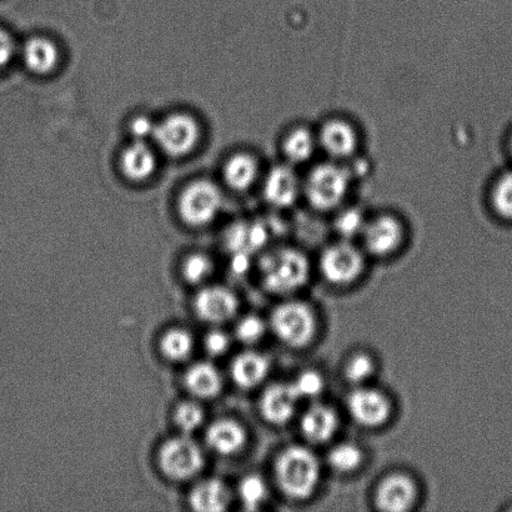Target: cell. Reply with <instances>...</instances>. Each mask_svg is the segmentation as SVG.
<instances>
[{
	"label": "cell",
	"instance_id": "1",
	"mask_svg": "<svg viewBox=\"0 0 512 512\" xmlns=\"http://www.w3.org/2000/svg\"><path fill=\"white\" fill-rule=\"evenodd\" d=\"M280 489L291 499L303 500L314 494L320 480V463L313 451L290 446L280 454L275 465Z\"/></svg>",
	"mask_w": 512,
	"mask_h": 512
},
{
	"label": "cell",
	"instance_id": "2",
	"mask_svg": "<svg viewBox=\"0 0 512 512\" xmlns=\"http://www.w3.org/2000/svg\"><path fill=\"white\" fill-rule=\"evenodd\" d=\"M261 275L271 293L289 294L303 288L310 275L309 260L295 249H280L261 263Z\"/></svg>",
	"mask_w": 512,
	"mask_h": 512
},
{
	"label": "cell",
	"instance_id": "3",
	"mask_svg": "<svg viewBox=\"0 0 512 512\" xmlns=\"http://www.w3.org/2000/svg\"><path fill=\"white\" fill-rule=\"evenodd\" d=\"M350 174L338 164L318 165L306 178L304 193L311 207L328 212L339 207L348 194Z\"/></svg>",
	"mask_w": 512,
	"mask_h": 512
},
{
	"label": "cell",
	"instance_id": "4",
	"mask_svg": "<svg viewBox=\"0 0 512 512\" xmlns=\"http://www.w3.org/2000/svg\"><path fill=\"white\" fill-rule=\"evenodd\" d=\"M315 318L308 305L288 301L278 306L271 315V328L286 345L300 348L313 339Z\"/></svg>",
	"mask_w": 512,
	"mask_h": 512
},
{
	"label": "cell",
	"instance_id": "5",
	"mask_svg": "<svg viewBox=\"0 0 512 512\" xmlns=\"http://www.w3.org/2000/svg\"><path fill=\"white\" fill-rule=\"evenodd\" d=\"M222 207V193L208 180H198L188 185L179 199V214L192 227L212 222Z\"/></svg>",
	"mask_w": 512,
	"mask_h": 512
},
{
	"label": "cell",
	"instance_id": "6",
	"mask_svg": "<svg viewBox=\"0 0 512 512\" xmlns=\"http://www.w3.org/2000/svg\"><path fill=\"white\" fill-rule=\"evenodd\" d=\"M155 142L170 157H183L198 144L200 129L197 120L188 114H173L155 125Z\"/></svg>",
	"mask_w": 512,
	"mask_h": 512
},
{
	"label": "cell",
	"instance_id": "7",
	"mask_svg": "<svg viewBox=\"0 0 512 512\" xmlns=\"http://www.w3.org/2000/svg\"><path fill=\"white\" fill-rule=\"evenodd\" d=\"M159 464L163 473L173 480H188L204 466L202 449L188 438H174L160 449Z\"/></svg>",
	"mask_w": 512,
	"mask_h": 512
},
{
	"label": "cell",
	"instance_id": "8",
	"mask_svg": "<svg viewBox=\"0 0 512 512\" xmlns=\"http://www.w3.org/2000/svg\"><path fill=\"white\" fill-rule=\"evenodd\" d=\"M363 268V254L349 242L331 245L321 255V273L333 284L351 283L358 278Z\"/></svg>",
	"mask_w": 512,
	"mask_h": 512
},
{
	"label": "cell",
	"instance_id": "9",
	"mask_svg": "<svg viewBox=\"0 0 512 512\" xmlns=\"http://www.w3.org/2000/svg\"><path fill=\"white\" fill-rule=\"evenodd\" d=\"M348 409L360 425L379 426L390 416V404L386 396L371 388H358L349 395Z\"/></svg>",
	"mask_w": 512,
	"mask_h": 512
},
{
	"label": "cell",
	"instance_id": "10",
	"mask_svg": "<svg viewBox=\"0 0 512 512\" xmlns=\"http://www.w3.org/2000/svg\"><path fill=\"white\" fill-rule=\"evenodd\" d=\"M364 245L370 254L385 256L399 248L403 240V227L398 219L383 215L366 223L363 230Z\"/></svg>",
	"mask_w": 512,
	"mask_h": 512
},
{
	"label": "cell",
	"instance_id": "11",
	"mask_svg": "<svg viewBox=\"0 0 512 512\" xmlns=\"http://www.w3.org/2000/svg\"><path fill=\"white\" fill-rule=\"evenodd\" d=\"M239 300L229 289L222 286H213L202 291L195 299V309L205 321L209 323H224L237 314Z\"/></svg>",
	"mask_w": 512,
	"mask_h": 512
},
{
	"label": "cell",
	"instance_id": "12",
	"mask_svg": "<svg viewBox=\"0 0 512 512\" xmlns=\"http://www.w3.org/2000/svg\"><path fill=\"white\" fill-rule=\"evenodd\" d=\"M300 399L293 384L279 383L269 386L260 400V410L271 424L281 425L293 418Z\"/></svg>",
	"mask_w": 512,
	"mask_h": 512
},
{
	"label": "cell",
	"instance_id": "13",
	"mask_svg": "<svg viewBox=\"0 0 512 512\" xmlns=\"http://www.w3.org/2000/svg\"><path fill=\"white\" fill-rule=\"evenodd\" d=\"M416 499V486L409 476L394 474L381 481L376 490L378 508L388 512H401L411 508Z\"/></svg>",
	"mask_w": 512,
	"mask_h": 512
},
{
	"label": "cell",
	"instance_id": "14",
	"mask_svg": "<svg viewBox=\"0 0 512 512\" xmlns=\"http://www.w3.org/2000/svg\"><path fill=\"white\" fill-rule=\"evenodd\" d=\"M301 192V183L293 168L279 165L270 170L265 179L264 195L270 204L278 208L290 207Z\"/></svg>",
	"mask_w": 512,
	"mask_h": 512
},
{
	"label": "cell",
	"instance_id": "15",
	"mask_svg": "<svg viewBox=\"0 0 512 512\" xmlns=\"http://www.w3.org/2000/svg\"><path fill=\"white\" fill-rule=\"evenodd\" d=\"M319 143L335 159L350 157L358 147V135L345 120L334 119L320 130Z\"/></svg>",
	"mask_w": 512,
	"mask_h": 512
},
{
	"label": "cell",
	"instance_id": "16",
	"mask_svg": "<svg viewBox=\"0 0 512 512\" xmlns=\"http://www.w3.org/2000/svg\"><path fill=\"white\" fill-rule=\"evenodd\" d=\"M338 426V416L333 409L323 404H315L305 411L300 429L310 443L323 444L333 438Z\"/></svg>",
	"mask_w": 512,
	"mask_h": 512
},
{
	"label": "cell",
	"instance_id": "17",
	"mask_svg": "<svg viewBox=\"0 0 512 512\" xmlns=\"http://www.w3.org/2000/svg\"><path fill=\"white\" fill-rule=\"evenodd\" d=\"M210 448L222 455H233L243 449L247 434L237 421L224 419L215 421L207 433Z\"/></svg>",
	"mask_w": 512,
	"mask_h": 512
},
{
	"label": "cell",
	"instance_id": "18",
	"mask_svg": "<svg viewBox=\"0 0 512 512\" xmlns=\"http://www.w3.org/2000/svg\"><path fill=\"white\" fill-rule=\"evenodd\" d=\"M155 167H157L155 155L142 140H137L125 149L120 159L123 174L134 182L148 179L154 173Z\"/></svg>",
	"mask_w": 512,
	"mask_h": 512
},
{
	"label": "cell",
	"instance_id": "19",
	"mask_svg": "<svg viewBox=\"0 0 512 512\" xmlns=\"http://www.w3.org/2000/svg\"><path fill=\"white\" fill-rule=\"evenodd\" d=\"M25 67L35 74H48L59 63V50L52 40L32 38L23 48Z\"/></svg>",
	"mask_w": 512,
	"mask_h": 512
},
{
	"label": "cell",
	"instance_id": "20",
	"mask_svg": "<svg viewBox=\"0 0 512 512\" xmlns=\"http://www.w3.org/2000/svg\"><path fill=\"white\" fill-rule=\"evenodd\" d=\"M190 505L199 512H220L227 510L230 494L223 481L205 480L195 486L190 494Z\"/></svg>",
	"mask_w": 512,
	"mask_h": 512
},
{
	"label": "cell",
	"instance_id": "21",
	"mask_svg": "<svg viewBox=\"0 0 512 512\" xmlns=\"http://www.w3.org/2000/svg\"><path fill=\"white\" fill-rule=\"evenodd\" d=\"M269 360L263 354L248 351L234 360L232 375L235 383L250 389L261 383L269 373Z\"/></svg>",
	"mask_w": 512,
	"mask_h": 512
},
{
	"label": "cell",
	"instance_id": "22",
	"mask_svg": "<svg viewBox=\"0 0 512 512\" xmlns=\"http://www.w3.org/2000/svg\"><path fill=\"white\" fill-rule=\"evenodd\" d=\"M185 385L198 398L210 399L220 393L223 386L222 376L214 365L209 363L195 364L185 375Z\"/></svg>",
	"mask_w": 512,
	"mask_h": 512
},
{
	"label": "cell",
	"instance_id": "23",
	"mask_svg": "<svg viewBox=\"0 0 512 512\" xmlns=\"http://www.w3.org/2000/svg\"><path fill=\"white\" fill-rule=\"evenodd\" d=\"M258 173V162L253 155L247 153L235 154L224 168V178L229 187L235 190H247L252 187Z\"/></svg>",
	"mask_w": 512,
	"mask_h": 512
},
{
	"label": "cell",
	"instance_id": "24",
	"mask_svg": "<svg viewBox=\"0 0 512 512\" xmlns=\"http://www.w3.org/2000/svg\"><path fill=\"white\" fill-rule=\"evenodd\" d=\"M316 139L310 130L296 128L285 138L283 149L286 159L291 164H303L313 157Z\"/></svg>",
	"mask_w": 512,
	"mask_h": 512
},
{
	"label": "cell",
	"instance_id": "25",
	"mask_svg": "<svg viewBox=\"0 0 512 512\" xmlns=\"http://www.w3.org/2000/svg\"><path fill=\"white\" fill-rule=\"evenodd\" d=\"M193 345L192 335L182 329L169 330L160 343L163 354L174 361L187 359L192 354Z\"/></svg>",
	"mask_w": 512,
	"mask_h": 512
},
{
	"label": "cell",
	"instance_id": "26",
	"mask_svg": "<svg viewBox=\"0 0 512 512\" xmlns=\"http://www.w3.org/2000/svg\"><path fill=\"white\" fill-rule=\"evenodd\" d=\"M363 461V453L354 444H340L335 446L328 455L331 468L339 473H351L359 468Z\"/></svg>",
	"mask_w": 512,
	"mask_h": 512
},
{
	"label": "cell",
	"instance_id": "27",
	"mask_svg": "<svg viewBox=\"0 0 512 512\" xmlns=\"http://www.w3.org/2000/svg\"><path fill=\"white\" fill-rule=\"evenodd\" d=\"M491 203L501 218L512 220V170L496 180L491 193Z\"/></svg>",
	"mask_w": 512,
	"mask_h": 512
},
{
	"label": "cell",
	"instance_id": "28",
	"mask_svg": "<svg viewBox=\"0 0 512 512\" xmlns=\"http://www.w3.org/2000/svg\"><path fill=\"white\" fill-rule=\"evenodd\" d=\"M240 498L249 510H254L263 503L268 494L264 480L256 475H250L240 483Z\"/></svg>",
	"mask_w": 512,
	"mask_h": 512
},
{
	"label": "cell",
	"instance_id": "29",
	"mask_svg": "<svg viewBox=\"0 0 512 512\" xmlns=\"http://www.w3.org/2000/svg\"><path fill=\"white\" fill-rule=\"evenodd\" d=\"M291 384L300 400L318 398L324 389V380L321 375L311 370L301 373Z\"/></svg>",
	"mask_w": 512,
	"mask_h": 512
},
{
	"label": "cell",
	"instance_id": "30",
	"mask_svg": "<svg viewBox=\"0 0 512 512\" xmlns=\"http://www.w3.org/2000/svg\"><path fill=\"white\" fill-rule=\"evenodd\" d=\"M374 371V361L371 360L370 356L359 354L353 356L346 364L345 376L350 383L361 385L373 376Z\"/></svg>",
	"mask_w": 512,
	"mask_h": 512
},
{
	"label": "cell",
	"instance_id": "31",
	"mask_svg": "<svg viewBox=\"0 0 512 512\" xmlns=\"http://www.w3.org/2000/svg\"><path fill=\"white\" fill-rule=\"evenodd\" d=\"M175 421L184 433H192L203 424L204 410L202 406L187 401V403L179 405V408L175 411Z\"/></svg>",
	"mask_w": 512,
	"mask_h": 512
},
{
	"label": "cell",
	"instance_id": "32",
	"mask_svg": "<svg viewBox=\"0 0 512 512\" xmlns=\"http://www.w3.org/2000/svg\"><path fill=\"white\" fill-rule=\"evenodd\" d=\"M183 273L189 283H202L212 274V261L202 254L189 256L183 266Z\"/></svg>",
	"mask_w": 512,
	"mask_h": 512
},
{
	"label": "cell",
	"instance_id": "33",
	"mask_svg": "<svg viewBox=\"0 0 512 512\" xmlns=\"http://www.w3.org/2000/svg\"><path fill=\"white\" fill-rule=\"evenodd\" d=\"M365 219L363 214L356 209L345 210L336 219V229L344 238L350 239L358 234H363L365 228Z\"/></svg>",
	"mask_w": 512,
	"mask_h": 512
},
{
	"label": "cell",
	"instance_id": "34",
	"mask_svg": "<svg viewBox=\"0 0 512 512\" xmlns=\"http://www.w3.org/2000/svg\"><path fill=\"white\" fill-rule=\"evenodd\" d=\"M264 334L265 324L258 316H247L237 326L238 339L245 344L256 343V341L263 338Z\"/></svg>",
	"mask_w": 512,
	"mask_h": 512
},
{
	"label": "cell",
	"instance_id": "35",
	"mask_svg": "<svg viewBox=\"0 0 512 512\" xmlns=\"http://www.w3.org/2000/svg\"><path fill=\"white\" fill-rule=\"evenodd\" d=\"M229 338L223 331H212L205 339V348L212 355H222L229 348Z\"/></svg>",
	"mask_w": 512,
	"mask_h": 512
},
{
	"label": "cell",
	"instance_id": "36",
	"mask_svg": "<svg viewBox=\"0 0 512 512\" xmlns=\"http://www.w3.org/2000/svg\"><path fill=\"white\" fill-rule=\"evenodd\" d=\"M15 52L12 37L0 28V70L7 67Z\"/></svg>",
	"mask_w": 512,
	"mask_h": 512
},
{
	"label": "cell",
	"instance_id": "37",
	"mask_svg": "<svg viewBox=\"0 0 512 512\" xmlns=\"http://www.w3.org/2000/svg\"><path fill=\"white\" fill-rule=\"evenodd\" d=\"M155 125L150 122L148 118L137 117L132 120L130 124V132L134 135L135 139L142 140L147 139L150 135H153Z\"/></svg>",
	"mask_w": 512,
	"mask_h": 512
},
{
	"label": "cell",
	"instance_id": "38",
	"mask_svg": "<svg viewBox=\"0 0 512 512\" xmlns=\"http://www.w3.org/2000/svg\"><path fill=\"white\" fill-rule=\"evenodd\" d=\"M510 150H511V154H512V135H511V139H510Z\"/></svg>",
	"mask_w": 512,
	"mask_h": 512
}]
</instances>
